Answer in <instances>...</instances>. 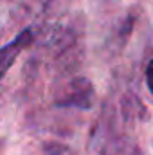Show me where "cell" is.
<instances>
[{
  "label": "cell",
  "mask_w": 153,
  "mask_h": 155,
  "mask_svg": "<svg viewBox=\"0 0 153 155\" xmlns=\"http://www.w3.org/2000/svg\"><path fill=\"white\" fill-rule=\"evenodd\" d=\"M92 97H94V90L88 79L85 78H77L74 81H70L65 88L63 97L58 101V105L61 107H77V108H88L92 105Z\"/></svg>",
  "instance_id": "obj_1"
},
{
  "label": "cell",
  "mask_w": 153,
  "mask_h": 155,
  "mask_svg": "<svg viewBox=\"0 0 153 155\" xmlns=\"http://www.w3.org/2000/svg\"><path fill=\"white\" fill-rule=\"evenodd\" d=\"M31 41H33V33L29 29H25V31H22L13 41H9L7 45L0 47V79L5 76L7 71L13 67V63L16 61L20 51L25 49Z\"/></svg>",
  "instance_id": "obj_2"
},
{
  "label": "cell",
  "mask_w": 153,
  "mask_h": 155,
  "mask_svg": "<svg viewBox=\"0 0 153 155\" xmlns=\"http://www.w3.org/2000/svg\"><path fill=\"white\" fill-rule=\"evenodd\" d=\"M146 83H148L150 92L153 94V60L148 63V67H146Z\"/></svg>",
  "instance_id": "obj_3"
}]
</instances>
